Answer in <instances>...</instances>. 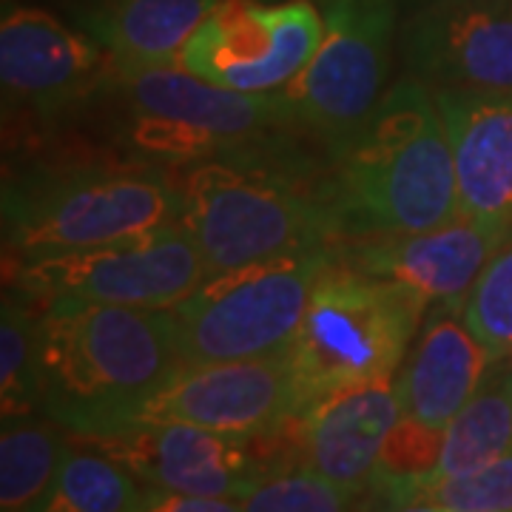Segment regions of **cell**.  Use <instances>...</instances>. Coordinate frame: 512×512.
Returning a JSON list of instances; mask_svg holds the SVG:
<instances>
[{"label": "cell", "instance_id": "obj_18", "mask_svg": "<svg viewBox=\"0 0 512 512\" xmlns=\"http://www.w3.org/2000/svg\"><path fill=\"white\" fill-rule=\"evenodd\" d=\"M399 416L393 376L330 393L302 416V467L345 490L365 493Z\"/></svg>", "mask_w": 512, "mask_h": 512}, {"label": "cell", "instance_id": "obj_24", "mask_svg": "<svg viewBox=\"0 0 512 512\" xmlns=\"http://www.w3.org/2000/svg\"><path fill=\"white\" fill-rule=\"evenodd\" d=\"M441 450H444V430L421 424L419 419H410L402 413L384 439L376 473L367 484L365 495L370 498V504L399 510L404 504L419 501L424 487L436 481Z\"/></svg>", "mask_w": 512, "mask_h": 512}, {"label": "cell", "instance_id": "obj_4", "mask_svg": "<svg viewBox=\"0 0 512 512\" xmlns=\"http://www.w3.org/2000/svg\"><path fill=\"white\" fill-rule=\"evenodd\" d=\"M177 220L180 174L151 160L37 168L3 185L6 259L92 248Z\"/></svg>", "mask_w": 512, "mask_h": 512}, {"label": "cell", "instance_id": "obj_31", "mask_svg": "<svg viewBox=\"0 0 512 512\" xmlns=\"http://www.w3.org/2000/svg\"><path fill=\"white\" fill-rule=\"evenodd\" d=\"M510 365H512V356H510Z\"/></svg>", "mask_w": 512, "mask_h": 512}, {"label": "cell", "instance_id": "obj_13", "mask_svg": "<svg viewBox=\"0 0 512 512\" xmlns=\"http://www.w3.org/2000/svg\"><path fill=\"white\" fill-rule=\"evenodd\" d=\"M302 416L288 350L262 359L183 367L143 421H180L225 436H259Z\"/></svg>", "mask_w": 512, "mask_h": 512}, {"label": "cell", "instance_id": "obj_9", "mask_svg": "<svg viewBox=\"0 0 512 512\" xmlns=\"http://www.w3.org/2000/svg\"><path fill=\"white\" fill-rule=\"evenodd\" d=\"M322 37L325 20L311 0H220L185 43L180 66L231 92H276L302 74Z\"/></svg>", "mask_w": 512, "mask_h": 512}, {"label": "cell", "instance_id": "obj_14", "mask_svg": "<svg viewBox=\"0 0 512 512\" xmlns=\"http://www.w3.org/2000/svg\"><path fill=\"white\" fill-rule=\"evenodd\" d=\"M114 60L43 9H9L0 23V83L6 106L55 117L109 86Z\"/></svg>", "mask_w": 512, "mask_h": 512}, {"label": "cell", "instance_id": "obj_29", "mask_svg": "<svg viewBox=\"0 0 512 512\" xmlns=\"http://www.w3.org/2000/svg\"><path fill=\"white\" fill-rule=\"evenodd\" d=\"M393 512H447V510H441V507L430 504V501H413V504H404V507H399V510H393Z\"/></svg>", "mask_w": 512, "mask_h": 512}, {"label": "cell", "instance_id": "obj_5", "mask_svg": "<svg viewBox=\"0 0 512 512\" xmlns=\"http://www.w3.org/2000/svg\"><path fill=\"white\" fill-rule=\"evenodd\" d=\"M427 311L416 291L359 274L333 256L288 348L302 416L342 387L393 376Z\"/></svg>", "mask_w": 512, "mask_h": 512}, {"label": "cell", "instance_id": "obj_19", "mask_svg": "<svg viewBox=\"0 0 512 512\" xmlns=\"http://www.w3.org/2000/svg\"><path fill=\"white\" fill-rule=\"evenodd\" d=\"M220 0H100L89 18L92 35L117 63H180L185 43Z\"/></svg>", "mask_w": 512, "mask_h": 512}, {"label": "cell", "instance_id": "obj_8", "mask_svg": "<svg viewBox=\"0 0 512 512\" xmlns=\"http://www.w3.org/2000/svg\"><path fill=\"white\" fill-rule=\"evenodd\" d=\"M325 37L313 60L282 86L299 131L325 160L342 151L379 106L399 37V0H322Z\"/></svg>", "mask_w": 512, "mask_h": 512}, {"label": "cell", "instance_id": "obj_16", "mask_svg": "<svg viewBox=\"0 0 512 512\" xmlns=\"http://www.w3.org/2000/svg\"><path fill=\"white\" fill-rule=\"evenodd\" d=\"M433 97L453 146L458 211L512 239V94L439 89Z\"/></svg>", "mask_w": 512, "mask_h": 512}, {"label": "cell", "instance_id": "obj_12", "mask_svg": "<svg viewBox=\"0 0 512 512\" xmlns=\"http://www.w3.org/2000/svg\"><path fill=\"white\" fill-rule=\"evenodd\" d=\"M120 461L151 490L234 498L268 476L251 436H225L180 421H137L120 433L77 439Z\"/></svg>", "mask_w": 512, "mask_h": 512}, {"label": "cell", "instance_id": "obj_20", "mask_svg": "<svg viewBox=\"0 0 512 512\" xmlns=\"http://www.w3.org/2000/svg\"><path fill=\"white\" fill-rule=\"evenodd\" d=\"M69 447V433L46 413L3 419L0 512H40Z\"/></svg>", "mask_w": 512, "mask_h": 512}, {"label": "cell", "instance_id": "obj_17", "mask_svg": "<svg viewBox=\"0 0 512 512\" xmlns=\"http://www.w3.org/2000/svg\"><path fill=\"white\" fill-rule=\"evenodd\" d=\"M490 365L495 359L464 322V308L433 305L399 367L396 396L402 413L447 430L487 382Z\"/></svg>", "mask_w": 512, "mask_h": 512}, {"label": "cell", "instance_id": "obj_22", "mask_svg": "<svg viewBox=\"0 0 512 512\" xmlns=\"http://www.w3.org/2000/svg\"><path fill=\"white\" fill-rule=\"evenodd\" d=\"M43 305L18 288L3 293L0 308V404L3 419L43 413Z\"/></svg>", "mask_w": 512, "mask_h": 512}, {"label": "cell", "instance_id": "obj_30", "mask_svg": "<svg viewBox=\"0 0 512 512\" xmlns=\"http://www.w3.org/2000/svg\"><path fill=\"white\" fill-rule=\"evenodd\" d=\"M413 3L419 6V3H433V0H413ZM481 3H512V0H481Z\"/></svg>", "mask_w": 512, "mask_h": 512}, {"label": "cell", "instance_id": "obj_15", "mask_svg": "<svg viewBox=\"0 0 512 512\" xmlns=\"http://www.w3.org/2000/svg\"><path fill=\"white\" fill-rule=\"evenodd\" d=\"M507 242L501 231L458 214L421 234L339 245L336 259L359 274L399 282L424 296L430 308H464L481 271Z\"/></svg>", "mask_w": 512, "mask_h": 512}, {"label": "cell", "instance_id": "obj_23", "mask_svg": "<svg viewBox=\"0 0 512 512\" xmlns=\"http://www.w3.org/2000/svg\"><path fill=\"white\" fill-rule=\"evenodd\" d=\"M151 487L106 453L80 444L69 447L55 487L40 512H140Z\"/></svg>", "mask_w": 512, "mask_h": 512}, {"label": "cell", "instance_id": "obj_27", "mask_svg": "<svg viewBox=\"0 0 512 512\" xmlns=\"http://www.w3.org/2000/svg\"><path fill=\"white\" fill-rule=\"evenodd\" d=\"M419 501L447 512H512V456L461 476L439 478L424 487Z\"/></svg>", "mask_w": 512, "mask_h": 512}, {"label": "cell", "instance_id": "obj_21", "mask_svg": "<svg viewBox=\"0 0 512 512\" xmlns=\"http://www.w3.org/2000/svg\"><path fill=\"white\" fill-rule=\"evenodd\" d=\"M504 456H512V370L481 384L447 424L436 481L470 473Z\"/></svg>", "mask_w": 512, "mask_h": 512}, {"label": "cell", "instance_id": "obj_2", "mask_svg": "<svg viewBox=\"0 0 512 512\" xmlns=\"http://www.w3.org/2000/svg\"><path fill=\"white\" fill-rule=\"evenodd\" d=\"M183 367L171 308L43 305L40 410L72 439L111 436L143 421Z\"/></svg>", "mask_w": 512, "mask_h": 512}, {"label": "cell", "instance_id": "obj_1", "mask_svg": "<svg viewBox=\"0 0 512 512\" xmlns=\"http://www.w3.org/2000/svg\"><path fill=\"white\" fill-rule=\"evenodd\" d=\"M319 200L336 248L456 220L453 146L439 103L421 80L410 74L396 80L365 126L325 160Z\"/></svg>", "mask_w": 512, "mask_h": 512}, {"label": "cell", "instance_id": "obj_26", "mask_svg": "<svg viewBox=\"0 0 512 512\" xmlns=\"http://www.w3.org/2000/svg\"><path fill=\"white\" fill-rule=\"evenodd\" d=\"M464 322L495 362L512 356V239L487 262L464 302Z\"/></svg>", "mask_w": 512, "mask_h": 512}, {"label": "cell", "instance_id": "obj_7", "mask_svg": "<svg viewBox=\"0 0 512 512\" xmlns=\"http://www.w3.org/2000/svg\"><path fill=\"white\" fill-rule=\"evenodd\" d=\"M6 265H12V288L40 305L174 308L208 279L200 245L183 220L92 248L6 259Z\"/></svg>", "mask_w": 512, "mask_h": 512}, {"label": "cell", "instance_id": "obj_25", "mask_svg": "<svg viewBox=\"0 0 512 512\" xmlns=\"http://www.w3.org/2000/svg\"><path fill=\"white\" fill-rule=\"evenodd\" d=\"M242 512H370L365 493H353L308 467H291L256 481L239 498Z\"/></svg>", "mask_w": 512, "mask_h": 512}, {"label": "cell", "instance_id": "obj_3", "mask_svg": "<svg viewBox=\"0 0 512 512\" xmlns=\"http://www.w3.org/2000/svg\"><path fill=\"white\" fill-rule=\"evenodd\" d=\"M302 134L268 146L180 165L183 222L200 245L208 276L282 256L336 248L319 200L316 165Z\"/></svg>", "mask_w": 512, "mask_h": 512}, {"label": "cell", "instance_id": "obj_28", "mask_svg": "<svg viewBox=\"0 0 512 512\" xmlns=\"http://www.w3.org/2000/svg\"><path fill=\"white\" fill-rule=\"evenodd\" d=\"M140 512H242V507L234 498H205V495L151 490L146 507Z\"/></svg>", "mask_w": 512, "mask_h": 512}, {"label": "cell", "instance_id": "obj_11", "mask_svg": "<svg viewBox=\"0 0 512 512\" xmlns=\"http://www.w3.org/2000/svg\"><path fill=\"white\" fill-rule=\"evenodd\" d=\"M109 86L123 94L126 106L134 114L177 120L185 126L211 131L234 148V154L302 134L285 89L262 94L231 92L185 72L180 63L134 66L117 60L111 66Z\"/></svg>", "mask_w": 512, "mask_h": 512}, {"label": "cell", "instance_id": "obj_6", "mask_svg": "<svg viewBox=\"0 0 512 512\" xmlns=\"http://www.w3.org/2000/svg\"><path fill=\"white\" fill-rule=\"evenodd\" d=\"M333 256L336 248H322L208 276L171 308L183 365L285 353Z\"/></svg>", "mask_w": 512, "mask_h": 512}, {"label": "cell", "instance_id": "obj_10", "mask_svg": "<svg viewBox=\"0 0 512 512\" xmlns=\"http://www.w3.org/2000/svg\"><path fill=\"white\" fill-rule=\"evenodd\" d=\"M399 52L433 92L512 94V3H419L399 29Z\"/></svg>", "mask_w": 512, "mask_h": 512}]
</instances>
